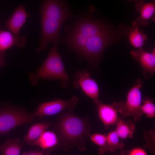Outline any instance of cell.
<instances>
[{
  "label": "cell",
  "instance_id": "obj_22",
  "mask_svg": "<svg viewBox=\"0 0 155 155\" xmlns=\"http://www.w3.org/2000/svg\"><path fill=\"white\" fill-rule=\"evenodd\" d=\"M91 141L98 146V153L102 154L108 151L106 143V136L98 133L89 135Z\"/></svg>",
  "mask_w": 155,
  "mask_h": 155
},
{
  "label": "cell",
  "instance_id": "obj_5",
  "mask_svg": "<svg viewBox=\"0 0 155 155\" xmlns=\"http://www.w3.org/2000/svg\"><path fill=\"white\" fill-rule=\"evenodd\" d=\"M35 117L33 113L14 108L6 107L0 109V135L5 134L21 125L30 123Z\"/></svg>",
  "mask_w": 155,
  "mask_h": 155
},
{
  "label": "cell",
  "instance_id": "obj_2",
  "mask_svg": "<svg viewBox=\"0 0 155 155\" xmlns=\"http://www.w3.org/2000/svg\"><path fill=\"white\" fill-rule=\"evenodd\" d=\"M67 110L55 124V129L61 141L77 145L84 142L88 135L89 126L82 117Z\"/></svg>",
  "mask_w": 155,
  "mask_h": 155
},
{
  "label": "cell",
  "instance_id": "obj_9",
  "mask_svg": "<svg viewBox=\"0 0 155 155\" xmlns=\"http://www.w3.org/2000/svg\"><path fill=\"white\" fill-rule=\"evenodd\" d=\"M79 101V98L75 96L68 100L57 99L40 104L33 113L35 117L41 118L55 114L64 110L73 111Z\"/></svg>",
  "mask_w": 155,
  "mask_h": 155
},
{
  "label": "cell",
  "instance_id": "obj_11",
  "mask_svg": "<svg viewBox=\"0 0 155 155\" xmlns=\"http://www.w3.org/2000/svg\"><path fill=\"white\" fill-rule=\"evenodd\" d=\"M30 16L26 11L24 5L21 4L16 8L9 19L6 21L5 27L13 34L18 35L27 17Z\"/></svg>",
  "mask_w": 155,
  "mask_h": 155
},
{
  "label": "cell",
  "instance_id": "obj_13",
  "mask_svg": "<svg viewBox=\"0 0 155 155\" xmlns=\"http://www.w3.org/2000/svg\"><path fill=\"white\" fill-rule=\"evenodd\" d=\"M135 8L140 12V16L133 23V26L139 27L143 25L145 27L149 24V20L154 15L155 12V1L145 3L144 1H140L136 3Z\"/></svg>",
  "mask_w": 155,
  "mask_h": 155
},
{
  "label": "cell",
  "instance_id": "obj_26",
  "mask_svg": "<svg viewBox=\"0 0 155 155\" xmlns=\"http://www.w3.org/2000/svg\"><path fill=\"white\" fill-rule=\"evenodd\" d=\"M127 151L123 150L120 155H127Z\"/></svg>",
  "mask_w": 155,
  "mask_h": 155
},
{
  "label": "cell",
  "instance_id": "obj_4",
  "mask_svg": "<svg viewBox=\"0 0 155 155\" xmlns=\"http://www.w3.org/2000/svg\"><path fill=\"white\" fill-rule=\"evenodd\" d=\"M143 84L142 79L136 80L127 94L125 101L117 103L118 111L124 117H132L135 121L140 119L142 115L140 110L142 101L141 89Z\"/></svg>",
  "mask_w": 155,
  "mask_h": 155
},
{
  "label": "cell",
  "instance_id": "obj_23",
  "mask_svg": "<svg viewBox=\"0 0 155 155\" xmlns=\"http://www.w3.org/2000/svg\"><path fill=\"white\" fill-rule=\"evenodd\" d=\"M127 155H148L146 151L140 148H136L127 152Z\"/></svg>",
  "mask_w": 155,
  "mask_h": 155
},
{
  "label": "cell",
  "instance_id": "obj_1",
  "mask_svg": "<svg viewBox=\"0 0 155 155\" xmlns=\"http://www.w3.org/2000/svg\"><path fill=\"white\" fill-rule=\"evenodd\" d=\"M65 30L67 35L61 42L95 67L98 66L105 50L128 35L130 31L128 26L121 24L115 27L89 13L79 16Z\"/></svg>",
  "mask_w": 155,
  "mask_h": 155
},
{
  "label": "cell",
  "instance_id": "obj_7",
  "mask_svg": "<svg viewBox=\"0 0 155 155\" xmlns=\"http://www.w3.org/2000/svg\"><path fill=\"white\" fill-rule=\"evenodd\" d=\"M41 34L40 41L36 51L39 53L46 49L48 44H57L61 42L60 31L63 23L46 17L41 16Z\"/></svg>",
  "mask_w": 155,
  "mask_h": 155
},
{
  "label": "cell",
  "instance_id": "obj_3",
  "mask_svg": "<svg viewBox=\"0 0 155 155\" xmlns=\"http://www.w3.org/2000/svg\"><path fill=\"white\" fill-rule=\"evenodd\" d=\"M30 80L33 84L39 79L49 80H59L61 86L67 88L69 84V79L58 51L57 44H54L46 59L36 71L30 75Z\"/></svg>",
  "mask_w": 155,
  "mask_h": 155
},
{
  "label": "cell",
  "instance_id": "obj_14",
  "mask_svg": "<svg viewBox=\"0 0 155 155\" xmlns=\"http://www.w3.org/2000/svg\"><path fill=\"white\" fill-rule=\"evenodd\" d=\"M26 42V38L25 36L15 35L10 31L0 28V52L5 51L14 45L22 48Z\"/></svg>",
  "mask_w": 155,
  "mask_h": 155
},
{
  "label": "cell",
  "instance_id": "obj_24",
  "mask_svg": "<svg viewBox=\"0 0 155 155\" xmlns=\"http://www.w3.org/2000/svg\"><path fill=\"white\" fill-rule=\"evenodd\" d=\"M5 52H0V67H2L5 65L6 63L5 60Z\"/></svg>",
  "mask_w": 155,
  "mask_h": 155
},
{
  "label": "cell",
  "instance_id": "obj_16",
  "mask_svg": "<svg viewBox=\"0 0 155 155\" xmlns=\"http://www.w3.org/2000/svg\"><path fill=\"white\" fill-rule=\"evenodd\" d=\"M135 130V126L133 122L122 119L119 120L115 130L122 139L132 137Z\"/></svg>",
  "mask_w": 155,
  "mask_h": 155
},
{
  "label": "cell",
  "instance_id": "obj_19",
  "mask_svg": "<svg viewBox=\"0 0 155 155\" xmlns=\"http://www.w3.org/2000/svg\"><path fill=\"white\" fill-rule=\"evenodd\" d=\"M139 28L133 26L128 35V37L131 44L133 46L140 48L145 44V42L147 40V37L143 33V31L140 30Z\"/></svg>",
  "mask_w": 155,
  "mask_h": 155
},
{
  "label": "cell",
  "instance_id": "obj_15",
  "mask_svg": "<svg viewBox=\"0 0 155 155\" xmlns=\"http://www.w3.org/2000/svg\"><path fill=\"white\" fill-rule=\"evenodd\" d=\"M54 122H42L35 123L30 128L27 134L24 138L25 141L31 146H35V144L41 135Z\"/></svg>",
  "mask_w": 155,
  "mask_h": 155
},
{
  "label": "cell",
  "instance_id": "obj_12",
  "mask_svg": "<svg viewBox=\"0 0 155 155\" xmlns=\"http://www.w3.org/2000/svg\"><path fill=\"white\" fill-rule=\"evenodd\" d=\"M96 104L99 117L105 126H109L117 123L119 120L117 102L108 104H103L99 100Z\"/></svg>",
  "mask_w": 155,
  "mask_h": 155
},
{
  "label": "cell",
  "instance_id": "obj_8",
  "mask_svg": "<svg viewBox=\"0 0 155 155\" xmlns=\"http://www.w3.org/2000/svg\"><path fill=\"white\" fill-rule=\"evenodd\" d=\"M91 75L90 71L87 69L77 70L74 74L73 86L75 88L80 89L96 104L99 101V88L96 80Z\"/></svg>",
  "mask_w": 155,
  "mask_h": 155
},
{
  "label": "cell",
  "instance_id": "obj_18",
  "mask_svg": "<svg viewBox=\"0 0 155 155\" xmlns=\"http://www.w3.org/2000/svg\"><path fill=\"white\" fill-rule=\"evenodd\" d=\"M58 142L56 134L52 131H45L36 141L35 145L39 146L43 150L51 148Z\"/></svg>",
  "mask_w": 155,
  "mask_h": 155
},
{
  "label": "cell",
  "instance_id": "obj_10",
  "mask_svg": "<svg viewBox=\"0 0 155 155\" xmlns=\"http://www.w3.org/2000/svg\"><path fill=\"white\" fill-rule=\"evenodd\" d=\"M130 53L132 58L142 67L145 80L150 79L155 72V49L150 53L144 51L141 47L138 50H132Z\"/></svg>",
  "mask_w": 155,
  "mask_h": 155
},
{
  "label": "cell",
  "instance_id": "obj_25",
  "mask_svg": "<svg viewBox=\"0 0 155 155\" xmlns=\"http://www.w3.org/2000/svg\"><path fill=\"white\" fill-rule=\"evenodd\" d=\"M45 153L42 151H33L29 152H25L22 155H44Z\"/></svg>",
  "mask_w": 155,
  "mask_h": 155
},
{
  "label": "cell",
  "instance_id": "obj_17",
  "mask_svg": "<svg viewBox=\"0 0 155 155\" xmlns=\"http://www.w3.org/2000/svg\"><path fill=\"white\" fill-rule=\"evenodd\" d=\"M21 141L18 138H8L3 144L0 146V155H20L21 148Z\"/></svg>",
  "mask_w": 155,
  "mask_h": 155
},
{
  "label": "cell",
  "instance_id": "obj_20",
  "mask_svg": "<svg viewBox=\"0 0 155 155\" xmlns=\"http://www.w3.org/2000/svg\"><path fill=\"white\" fill-rule=\"evenodd\" d=\"M106 138L108 150L110 152H115L124 147V144L120 141V138L115 130L109 132Z\"/></svg>",
  "mask_w": 155,
  "mask_h": 155
},
{
  "label": "cell",
  "instance_id": "obj_21",
  "mask_svg": "<svg viewBox=\"0 0 155 155\" xmlns=\"http://www.w3.org/2000/svg\"><path fill=\"white\" fill-rule=\"evenodd\" d=\"M142 113L146 115L149 118H152L155 116V105L153 99L149 96H146L142 100L141 107Z\"/></svg>",
  "mask_w": 155,
  "mask_h": 155
},
{
  "label": "cell",
  "instance_id": "obj_6",
  "mask_svg": "<svg viewBox=\"0 0 155 155\" xmlns=\"http://www.w3.org/2000/svg\"><path fill=\"white\" fill-rule=\"evenodd\" d=\"M39 11L41 16L63 23L75 16L71 11L67 1L65 0H42Z\"/></svg>",
  "mask_w": 155,
  "mask_h": 155
}]
</instances>
